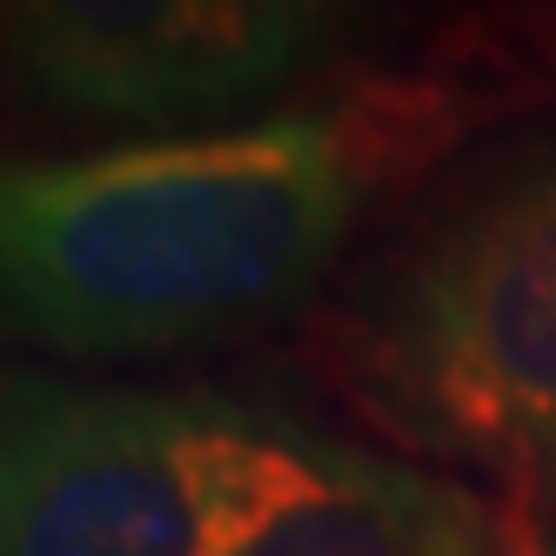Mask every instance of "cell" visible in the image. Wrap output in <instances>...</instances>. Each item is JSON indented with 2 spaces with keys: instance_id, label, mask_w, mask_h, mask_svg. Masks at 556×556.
I'll list each match as a JSON object with an SVG mask.
<instances>
[{
  "instance_id": "cell-5",
  "label": "cell",
  "mask_w": 556,
  "mask_h": 556,
  "mask_svg": "<svg viewBox=\"0 0 556 556\" xmlns=\"http://www.w3.org/2000/svg\"><path fill=\"white\" fill-rule=\"evenodd\" d=\"M0 556H202L194 403L8 376Z\"/></svg>"
},
{
  "instance_id": "cell-4",
  "label": "cell",
  "mask_w": 556,
  "mask_h": 556,
  "mask_svg": "<svg viewBox=\"0 0 556 556\" xmlns=\"http://www.w3.org/2000/svg\"><path fill=\"white\" fill-rule=\"evenodd\" d=\"M355 0H8V61L54 108L128 128L228 122L336 41Z\"/></svg>"
},
{
  "instance_id": "cell-3",
  "label": "cell",
  "mask_w": 556,
  "mask_h": 556,
  "mask_svg": "<svg viewBox=\"0 0 556 556\" xmlns=\"http://www.w3.org/2000/svg\"><path fill=\"white\" fill-rule=\"evenodd\" d=\"M194 403L202 556H530L543 509L242 395Z\"/></svg>"
},
{
  "instance_id": "cell-6",
  "label": "cell",
  "mask_w": 556,
  "mask_h": 556,
  "mask_svg": "<svg viewBox=\"0 0 556 556\" xmlns=\"http://www.w3.org/2000/svg\"><path fill=\"white\" fill-rule=\"evenodd\" d=\"M530 556H556V530H549V523H543V536H536V549H530Z\"/></svg>"
},
{
  "instance_id": "cell-1",
  "label": "cell",
  "mask_w": 556,
  "mask_h": 556,
  "mask_svg": "<svg viewBox=\"0 0 556 556\" xmlns=\"http://www.w3.org/2000/svg\"><path fill=\"white\" fill-rule=\"evenodd\" d=\"M443 141L429 94L363 88L21 162L0 188L8 329L88 363L249 336L323 282L369 202Z\"/></svg>"
},
{
  "instance_id": "cell-2",
  "label": "cell",
  "mask_w": 556,
  "mask_h": 556,
  "mask_svg": "<svg viewBox=\"0 0 556 556\" xmlns=\"http://www.w3.org/2000/svg\"><path fill=\"white\" fill-rule=\"evenodd\" d=\"M355 409L429 469L556 503V148L416 235L342 329Z\"/></svg>"
}]
</instances>
